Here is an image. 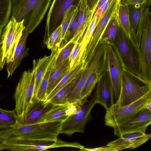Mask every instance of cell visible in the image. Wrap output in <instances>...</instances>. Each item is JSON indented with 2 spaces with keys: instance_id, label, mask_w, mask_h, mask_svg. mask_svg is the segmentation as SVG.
Masks as SVG:
<instances>
[{
  "instance_id": "1",
  "label": "cell",
  "mask_w": 151,
  "mask_h": 151,
  "mask_svg": "<svg viewBox=\"0 0 151 151\" xmlns=\"http://www.w3.org/2000/svg\"><path fill=\"white\" fill-rule=\"evenodd\" d=\"M52 0H13L12 15L16 21H23L24 26L31 33L41 22Z\"/></svg>"
},
{
  "instance_id": "2",
  "label": "cell",
  "mask_w": 151,
  "mask_h": 151,
  "mask_svg": "<svg viewBox=\"0 0 151 151\" xmlns=\"http://www.w3.org/2000/svg\"><path fill=\"white\" fill-rule=\"evenodd\" d=\"M122 65L120 93L114 104L124 106L136 101L151 91V83L131 71L119 56Z\"/></svg>"
},
{
  "instance_id": "3",
  "label": "cell",
  "mask_w": 151,
  "mask_h": 151,
  "mask_svg": "<svg viewBox=\"0 0 151 151\" xmlns=\"http://www.w3.org/2000/svg\"><path fill=\"white\" fill-rule=\"evenodd\" d=\"M63 123L55 121L23 124L18 122L13 128V134L31 141L54 142L60 134Z\"/></svg>"
},
{
  "instance_id": "4",
  "label": "cell",
  "mask_w": 151,
  "mask_h": 151,
  "mask_svg": "<svg viewBox=\"0 0 151 151\" xmlns=\"http://www.w3.org/2000/svg\"><path fill=\"white\" fill-rule=\"evenodd\" d=\"M35 70L23 73L15 89L13 98L15 103L14 109L21 123L25 119L35 101L34 96Z\"/></svg>"
},
{
  "instance_id": "5",
  "label": "cell",
  "mask_w": 151,
  "mask_h": 151,
  "mask_svg": "<svg viewBox=\"0 0 151 151\" xmlns=\"http://www.w3.org/2000/svg\"><path fill=\"white\" fill-rule=\"evenodd\" d=\"M84 147L78 142H67L58 139L54 142L33 141L25 139L21 136L12 134L0 145V150L38 151L62 147L80 149Z\"/></svg>"
},
{
  "instance_id": "6",
  "label": "cell",
  "mask_w": 151,
  "mask_h": 151,
  "mask_svg": "<svg viewBox=\"0 0 151 151\" xmlns=\"http://www.w3.org/2000/svg\"><path fill=\"white\" fill-rule=\"evenodd\" d=\"M151 14L145 7L142 33L139 49L137 53L138 71L142 78L151 83Z\"/></svg>"
},
{
  "instance_id": "7",
  "label": "cell",
  "mask_w": 151,
  "mask_h": 151,
  "mask_svg": "<svg viewBox=\"0 0 151 151\" xmlns=\"http://www.w3.org/2000/svg\"><path fill=\"white\" fill-rule=\"evenodd\" d=\"M109 45L100 42L95 53L84 70L81 73L76 84L67 99L70 103H81L80 94L89 77L92 73L107 62Z\"/></svg>"
},
{
  "instance_id": "8",
  "label": "cell",
  "mask_w": 151,
  "mask_h": 151,
  "mask_svg": "<svg viewBox=\"0 0 151 151\" xmlns=\"http://www.w3.org/2000/svg\"><path fill=\"white\" fill-rule=\"evenodd\" d=\"M150 99L151 91L127 105L119 107L114 104L110 109L106 111L104 116L105 125L114 128L123 124L145 108L146 103Z\"/></svg>"
},
{
  "instance_id": "9",
  "label": "cell",
  "mask_w": 151,
  "mask_h": 151,
  "mask_svg": "<svg viewBox=\"0 0 151 151\" xmlns=\"http://www.w3.org/2000/svg\"><path fill=\"white\" fill-rule=\"evenodd\" d=\"M95 90L89 100H87L78 111L63 122L60 134L71 136L76 132H84L85 125L92 118L91 111L97 104V94Z\"/></svg>"
},
{
  "instance_id": "10",
  "label": "cell",
  "mask_w": 151,
  "mask_h": 151,
  "mask_svg": "<svg viewBox=\"0 0 151 151\" xmlns=\"http://www.w3.org/2000/svg\"><path fill=\"white\" fill-rule=\"evenodd\" d=\"M23 21L17 22L12 17L2 31L1 37L2 58L3 60L6 59L7 63L13 60L16 48L25 29Z\"/></svg>"
},
{
  "instance_id": "11",
  "label": "cell",
  "mask_w": 151,
  "mask_h": 151,
  "mask_svg": "<svg viewBox=\"0 0 151 151\" xmlns=\"http://www.w3.org/2000/svg\"><path fill=\"white\" fill-rule=\"evenodd\" d=\"M122 0H113L96 25L91 38L83 56V60L89 62L93 57L109 23L117 11Z\"/></svg>"
},
{
  "instance_id": "12",
  "label": "cell",
  "mask_w": 151,
  "mask_h": 151,
  "mask_svg": "<svg viewBox=\"0 0 151 151\" xmlns=\"http://www.w3.org/2000/svg\"><path fill=\"white\" fill-rule=\"evenodd\" d=\"M81 1L53 0L47 15L45 35L46 38H48L51 34L61 24L63 17L68 9L72 6L78 7Z\"/></svg>"
},
{
  "instance_id": "13",
  "label": "cell",
  "mask_w": 151,
  "mask_h": 151,
  "mask_svg": "<svg viewBox=\"0 0 151 151\" xmlns=\"http://www.w3.org/2000/svg\"><path fill=\"white\" fill-rule=\"evenodd\" d=\"M151 123V111L146 108L141 110L123 124L114 128V134L120 137L127 133L142 132L145 133Z\"/></svg>"
},
{
  "instance_id": "14",
  "label": "cell",
  "mask_w": 151,
  "mask_h": 151,
  "mask_svg": "<svg viewBox=\"0 0 151 151\" xmlns=\"http://www.w3.org/2000/svg\"><path fill=\"white\" fill-rule=\"evenodd\" d=\"M106 70L109 74L116 102L121 92L122 65L117 52L109 45L107 51Z\"/></svg>"
},
{
  "instance_id": "15",
  "label": "cell",
  "mask_w": 151,
  "mask_h": 151,
  "mask_svg": "<svg viewBox=\"0 0 151 151\" xmlns=\"http://www.w3.org/2000/svg\"><path fill=\"white\" fill-rule=\"evenodd\" d=\"M146 7L139 4L128 5L130 22L131 29L129 41L136 52L140 45L143 28L145 9Z\"/></svg>"
},
{
  "instance_id": "16",
  "label": "cell",
  "mask_w": 151,
  "mask_h": 151,
  "mask_svg": "<svg viewBox=\"0 0 151 151\" xmlns=\"http://www.w3.org/2000/svg\"><path fill=\"white\" fill-rule=\"evenodd\" d=\"M129 43L119 25L115 45L122 60L129 70L135 74L141 76L138 71L137 59L130 47Z\"/></svg>"
},
{
  "instance_id": "17",
  "label": "cell",
  "mask_w": 151,
  "mask_h": 151,
  "mask_svg": "<svg viewBox=\"0 0 151 151\" xmlns=\"http://www.w3.org/2000/svg\"><path fill=\"white\" fill-rule=\"evenodd\" d=\"M95 88L97 94V104L102 105L106 111L114 104V93L109 74L106 70L98 82Z\"/></svg>"
},
{
  "instance_id": "18",
  "label": "cell",
  "mask_w": 151,
  "mask_h": 151,
  "mask_svg": "<svg viewBox=\"0 0 151 151\" xmlns=\"http://www.w3.org/2000/svg\"><path fill=\"white\" fill-rule=\"evenodd\" d=\"M151 137L150 134L142 132H132L124 134L118 139L108 143L107 145L121 147L125 149L136 148L148 141Z\"/></svg>"
},
{
  "instance_id": "19",
  "label": "cell",
  "mask_w": 151,
  "mask_h": 151,
  "mask_svg": "<svg viewBox=\"0 0 151 151\" xmlns=\"http://www.w3.org/2000/svg\"><path fill=\"white\" fill-rule=\"evenodd\" d=\"M29 34L27 30L24 29L16 48L13 60L7 63V78L12 75L16 69L19 66L23 59L27 55L28 51L26 48V44Z\"/></svg>"
},
{
  "instance_id": "20",
  "label": "cell",
  "mask_w": 151,
  "mask_h": 151,
  "mask_svg": "<svg viewBox=\"0 0 151 151\" xmlns=\"http://www.w3.org/2000/svg\"><path fill=\"white\" fill-rule=\"evenodd\" d=\"M79 9L78 27L73 37L71 40L76 43L81 41L89 23L92 13L88 7L86 0H81Z\"/></svg>"
},
{
  "instance_id": "21",
  "label": "cell",
  "mask_w": 151,
  "mask_h": 151,
  "mask_svg": "<svg viewBox=\"0 0 151 151\" xmlns=\"http://www.w3.org/2000/svg\"><path fill=\"white\" fill-rule=\"evenodd\" d=\"M87 62H81L75 65L61 79L47 96L45 102L49 101L60 90L81 73L88 65Z\"/></svg>"
},
{
  "instance_id": "22",
  "label": "cell",
  "mask_w": 151,
  "mask_h": 151,
  "mask_svg": "<svg viewBox=\"0 0 151 151\" xmlns=\"http://www.w3.org/2000/svg\"><path fill=\"white\" fill-rule=\"evenodd\" d=\"M70 103L53 104L51 108L37 122L55 121L63 122L69 117L68 109Z\"/></svg>"
},
{
  "instance_id": "23",
  "label": "cell",
  "mask_w": 151,
  "mask_h": 151,
  "mask_svg": "<svg viewBox=\"0 0 151 151\" xmlns=\"http://www.w3.org/2000/svg\"><path fill=\"white\" fill-rule=\"evenodd\" d=\"M53 105L49 102L38 101L35 100L26 118L19 124H26L37 122L49 110Z\"/></svg>"
},
{
  "instance_id": "24",
  "label": "cell",
  "mask_w": 151,
  "mask_h": 151,
  "mask_svg": "<svg viewBox=\"0 0 151 151\" xmlns=\"http://www.w3.org/2000/svg\"><path fill=\"white\" fill-rule=\"evenodd\" d=\"M58 49L52 50V52L50 56H45L42 58L39 59L37 62L35 60L33 61V68L35 69V72L34 90L35 98L48 66L54 55Z\"/></svg>"
},
{
  "instance_id": "25",
  "label": "cell",
  "mask_w": 151,
  "mask_h": 151,
  "mask_svg": "<svg viewBox=\"0 0 151 151\" xmlns=\"http://www.w3.org/2000/svg\"><path fill=\"white\" fill-rule=\"evenodd\" d=\"M107 62L94 71L87 80L80 94V102L83 103L87 100L104 72L106 69Z\"/></svg>"
},
{
  "instance_id": "26",
  "label": "cell",
  "mask_w": 151,
  "mask_h": 151,
  "mask_svg": "<svg viewBox=\"0 0 151 151\" xmlns=\"http://www.w3.org/2000/svg\"><path fill=\"white\" fill-rule=\"evenodd\" d=\"M61 49L62 47H60L58 49L54 55L48 66L39 89L35 96V99L37 101L45 102L46 101L49 78L54 67L56 60Z\"/></svg>"
},
{
  "instance_id": "27",
  "label": "cell",
  "mask_w": 151,
  "mask_h": 151,
  "mask_svg": "<svg viewBox=\"0 0 151 151\" xmlns=\"http://www.w3.org/2000/svg\"><path fill=\"white\" fill-rule=\"evenodd\" d=\"M119 25L129 41L131 38V29L130 22L128 5L124 0L119 3L117 11Z\"/></svg>"
},
{
  "instance_id": "28",
  "label": "cell",
  "mask_w": 151,
  "mask_h": 151,
  "mask_svg": "<svg viewBox=\"0 0 151 151\" xmlns=\"http://www.w3.org/2000/svg\"><path fill=\"white\" fill-rule=\"evenodd\" d=\"M69 63V57L56 68H53L49 79L47 97L62 78L70 70Z\"/></svg>"
},
{
  "instance_id": "29",
  "label": "cell",
  "mask_w": 151,
  "mask_h": 151,
  "mask_svg": "<svg viewBox=\"0 0 151 151\" xmlns=\"http://www.w3.org/2000/svg\"><path fill=\"white\" fill-rule=\"evenodd\" d=\"M119 26V24L116 12L106 26L100 42L111 46L114 45L115 44Z\"/></svg>"
},
{
  "instance_id": "30",
  "label": "cell",
  "mask_w": 151,
  "mask_h": 151,
  "mask_svg": "<svg viewBox=\"0 0 151 151\" xmlns=\"http://www.w3.org/2000/svg\"><path fill=\"white\" fill-rule=\"evenodd\" d=\"M81 74L74 78L60 90L49 101L46 102H49L52 104H63L67 102V99L76 84Z\"/></svg>"
},
{
  "instance_id": "31",
  "label": "cell",
  "mask_w": 151,
  "mask_h": 151,
  "mask_svg": "<svg viewBox=\"0 0 151 151\" xmlns=\"http://www.w3.org/2000/svg\"><path fill=\"white\" fill-rule=\"evenodd\" d=\"M18 118L14 109L8 111L0 108V130L14 127L18 122Z\"/></svg>"
},
{
  "instance_id": "32",
  "label": "cell",
  "mask_w": 151,
  "mask_h": 151,
  "mask_svg": "<svg viewBox=\"0 0 151 151\" xmlns=\"http://www.w3.org/2000/svg\"><path fill=\"white\" fill-rule=\"evenodd\" d=\"M12 0H0V29L8 23L12 10Z\"/></svg>"
},
{
  "instance_id": "33",
  "label": "cell",
  "mask_w": 151,
  "mask_h": 151,
  "mask_svg": "<svg viewBox=\"0 0 151 151\" xmlns=\"http://www.w3.org/2000/svg\"><path fill=\"white\" fill-rule=\"evenodd\" d=\"M61 30V26L60 25L48 38L45 43L48 49L57 50L60 47L62 43L60 39Z\"/></svg>"
},
{
  "instance_id": "34",
  "label": "cell",
  "mask_w": 151,
  "mask_h": 151,
  "mask_svg": "<svg viewBox=\"0 0 151 151\" xmlns=\"http://www.w3.org/2000/svg\"><path fill=\"white\" fill-rule=\"evenodd\" d=\"M78 8L75 6H71L66 12L63 17L60 24L62 27L60 38L61 44L64 39L70 24Z\"/></svg>"
},
{
  "instance_id": "35",
  "label": "cell",
  "mask_w": 151,
  "mask_h": 151,
  "mask_svg": "<svg viewBox=\"0 0 151 151\" xmlns=\"http://www.w3.org/2000/svg\"><path fill=\"white\" fill-rule=\"evenodd\" d=\"M76 43L70 40L63 46L62 49L58 55L53 69L58 66L65 60L69 58L76 44Z\"/></svg>"
},
{
  "instance_id": "36",
  "label": "cell",
  "mask_w": 151,
  "mask_h": 151,
  "mask_svg": "<svg viewBox=\"0 0 151 151\" xmlns=\"http://www.w3.org/2000/svg\"><path fill=\"white\" fill-rule=\"evenodd\" d=\"M79 14V10L78 7L77 8L70 24L64 39L60 47L65 45L73 37L78 27Z\"/></svg>"
},
{
  "instance_id": "37",
  "label": "cell",
  "mask_w": 151,
  "mask_h": 151,
  "mask_svg": "<svg viewBox=\"0 0 151 151\" xmlns=\"http://www.w3.org/2000/svg\"><path fill=\"white\" fill-rule=\"evenodd\" d=\"M80 48L81 46L80 42H77L76 44L69 57L70 70L75 65L81 62L80 57Z\"/></svg>"
},
{
  "instance_id": "38",
  "label": "cell",
  "mask_w": 151,
  "mask_h": 151,
  "mask_svg": "<svg viewBox=\"0 0 151 151\" xmlns=\"http://www.w3.org/2000/svg\"><path fill=\"white\" fill-rule=\"evenodd\" d=\"M81 150L85 151H117L124 150L121 147L107 145L93 148H86L84 147L80 149Z\"/></svg>"
},
{
  "instance_id": "39",
  "label": "cell",
  "mask_w": 151,
  "mask_h": 151,
  "mask_svg": "<svg viewBox=\"0 0 151 151\" xmlns=\"http://www.w3.org/2000/svg\"><path fill=\"white\" fill-rule=\"evenodd\" d=\"M113 0H107L98 11L97 14L96 25L99 20L104 14L105 12Z\"/></svg>"
},
{
  "instance_id": "40",
  "label": "cell",
  "mask_w": 151,
  "mask_h": 151,
  "mask_svg": "<svg viewBox=\"0 0 151 151\" xmlns=\"http://www.w3.org/2000/svg\"><path fill=\"white\" fill-rule=\"evenodd\" d=\"M127 5L139 4L149 7L151 4V0H124Z\"/></svg>"
},
{
  "instance_id": "41",
  "label": "cell",
  "mask_w": 151,
  "mask_h": 151,
  "mask_svg": "<svg viewBox=\"0 0 151 151\" xmlns=\"http://www.w3.org/2000/svg\"><path fill=\"white\" fill-rule=\"evenodd\" d=\"M13 128L0 130V144L13 134Z\"/></svg>"
},
{
  "instance_id": "42",
  "label": "cell",
  "mask_w": 151,
  "mask_h": 151,
  "mask_svg": "<svg viewBox=\"0 0 151 151\" xmlns=\"http://www.w3.org/2000/svg\"><path fill=\"white\" fill-rule=\"evenodd\" d=\"M107 0H99L95 8L92 12L91 15L90 19L89 22L92 20L94 16L97 14L99 10Z\"/></svg>"
},
{
  "instance_id": "43",
  "label": "cell",
  "mask_w": 151,
  "mask_h": 151,
  "mask_svg": "<svg viewBox=\"0 0 151 151\" xmlns=\"http://www.w3.org/2000/svg\"><path fill=\"white\" fill-rule=\"evenodd\" d=\"M87 5L92 12L96 7L99 0H86Z\"/></svg>"
},
{
  "instance_id": "44",
  "label": "cell",
  "mask_w": 151,
  "mask_h": 151,
  "mask_svg": "<svg viewBox=\"0 0 151 151\" xmlns=\"http://www.w3.org/2000/svg\"><path fill=\"white\" fill-rule=\"evenodd\" d=\"M2 52L0 54V70H1L3 68V67L6 62V59H3Z\"/></svg>"
},
{
  "instance_id": "45",
  "label": "cell",
  "mask_w": 151,
  "mask_h": 151,
  "mask_svg": "<svg viewBox=\"0 0 151 151\" xmlns=\"http://www.w3.org/2000/svg\"><path fill=\"white\" fill-rule=\"evenodd\" d=\"M151 99L149 100L145 106V108H146L147 109H148L150 111H151Z\"/></svg>"
},
{
  "instance_id": "46",
  "label": "cell",
  "mask_w": 151,
  "mask_h": 151,
  "mask_svg": "<svg viewBox=\"0 0 151 151\" xmlns=\"http://www.w3.org/2000/svg\"><path fill=\"white\" fill-rule=\"evenodd\" d=\"M2 41H1V40H0V54L2 52Z\"/></svg>"
},
{
  "instance_id": "47",
  "label": "cell",
  "mask_w": 151,
  "mask_h": 151,
  "mask_svg": "<svg viewBox=\"0 0 151 151\" xmlns=\"http://www.w3.org/2000/svg\"><path fill=\"white\" fill-rule=\"evenodd\" d=\"M2 29H0V40L1 39V37L2 34Z\"/></svg>"
}]
</instances>
